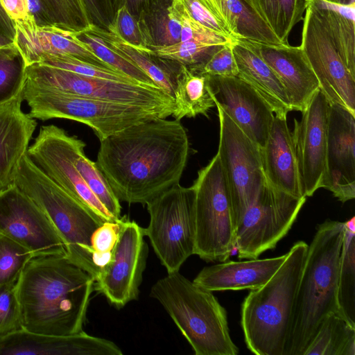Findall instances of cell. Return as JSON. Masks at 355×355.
Listing matches in <instances>:
<instances>
[{"label":"cell","instance_id":"6da1fadb","mask_svg":"<svg viewBox=\"0 0 355 355\" xmlns=\"http://www.w3.org/2000/svg\"><path fill=\"white\" fill-rule=\"evenodd\" d=\"M189 149L180 121L157 118L100 141L96 164L119 200L146 205L180 183Z\"/></svg>","mask_w":355,"mask_h":355},{"label":"cell","instance_id":"d4e9b609","mask_svg":"<svg viewBox=\"0 0 355 355\" xmlns=\"http://www.w3.org/2000/svg\"><path fill=\"white\" fill-rule=\"evenodd\" d=\"M286 257V254L262 259L225 261L205 267L193 282L211 292L255 290L272 277Z\"/></svg>","mask_w":355,"mask_h":355},{"label":"cell","instance_id":"f1b7e54d","mask_svg":"<svg viewBox=\"0 0 355 355\" xmlns=\"http://www.w3.org/2000/svg\"><path fill=\"white\" fill-rule=\"evenodd\" d=\"M173 99L175 108L172 116L180 121L184 117L207 115L216 106L207 75L183 64L177 75Z\"/></svg>","mask_w":355,"mask_h":355},{"label":"cell","instance_id":"83f0119b","mask_svg":"<svg viewBox=\"0 0 355 355\" xmlns=\"http://www.w3.org/2000/svg\"><path fill=\"white\" fill-rule=\"evenodd\" d=\"M89 30L101 37L112 49L146 73L155 84L173 98L180 63L150 54L125 43L112 33L92 26Z\"/></svg>","mask_w":355,"mask_h":355},{"label":"cell","instance_id":"f5cc1de1","mask_svg":"<svg viewBox=\"0 0 355 355\" xmlns=\"http://www.w3.org/2000/svg\"><path fill=\"white\" fill-rule=\"evenodd\" d=\"M7 50H15L13 40L0 34V52Z\"/></svg>","mask_w":355,"mask_h":355},{"label":"cell","instance_id":"603a6c76","mask_svg":"<svg viewBox=\"0 0 355 355\" xmlns=\"http://www.w3.org/2000/svg\"><path fill=\"white\" fill-rule=\"evenodd\" d=\"M23 101L21 91L0 104V192L14 183L37 127L35 119L22 110Z\"/></svg>","mask_w":355,"mask_h":355},{"label":"cell","instance_id":"f35d334b","mask_svg":"<svg viewBox=\"0 0 355 355\" xmlns=\"http://www.w3.org/2000/svg\"><path fill=\"white\" fill-rule=\"evenodd\" d=\"M171 6L183 11L190 18L209 30L234 38L214 0H172Z\"/></svg>","mask_w":355,"mask_h":355},{"label":"cell","instance_id":"8fae6325","mask_svg":"<svg viewBox=\"0 0 355 355\" xmlns=\"http://www.w3.org/2000/svg\"><path fill=\"white\" fill-rule=\"evenodd\" d=\"M26 81L46 89L103 101L174 111V99L159 87L79 75L38 63L25 68Z\"/></svg>","mask_w":355,"mask_h":355},{"label":"cell","instance_id":"52a82bcc","mask_svg":"<svg viewBox=\"0 0 355 355\" xmlns=\"http://www.w3.org/2000/svg\"><path fill=\"white\" fill-rule=\"evenodd\" d=\"M22 96L33 119L61 118L89 126L100 141L135 124L167 118L173 111L119 103L43 88L25 82Z\"/></svg>","mask_w":355,"mask_h":355},{"label":"cell","instance_id":"2e32d148","mask_svg":"<svg viewBox=\"0 0 355 355\" xmlns=\"http://www.w3.org/2000/svg\"><path fill=\"white\" fill-rule=\"evenodd\" d=\"M144 236L143 227L123 220L112 261L94 281V291L117 309L138 298L148 257Z\"/></svg>","mask_w":355,"mask_h":355},{"label":"cell","instance_id":"8992f818","mask_svg":"<svg viewBox=\"0 0 355 355\" xmlns=\"http://www.w3.org/2000/svg\"><path fill=\"white\" fill-rule=\"evenodd\" d=\"M45 213L62 239L66 257L95 281L91 236L103 221L47 177L26 153L14 181Z\"/></svg>","mask_w":355,"mask_h":355},{"label":"cell","instance_id":"ba28073f","mask_svg":"<svg viewBox=\"0 0 355 355\" xmlns=\"http://www.w3.org/2000/svg\"><path fill=\"white\" fill-rule=\"evenodd\" d=\"M195 190L194 254L207 262L225 261L235 249L236 226L228 184L216 155L198 173Z\"/></svg>","mask_w":355,"mask_h":355},{"label":"cell","instance_id":"4dcf8cb0","mask_svg":"<svg viewBox=\"0 0 355 355\" xmlns=\"http://www.w3.org/2000/svg\"><path fill=\"white\" fill-rule=\"evenodd\" d=\"M355 355V327L338 313L325 317L303 355Z\"/></svg>","mask_w":355,"mask_h":355},{"label":"cell","instance_id":"681fc988","mask_svg":"<svg viewBox=\"0 0 355 355\" xmlns=\"http://www.w3.org/2000/svg\"><path fill=\"white\" fill-rule=\"evenodd\" d=\"M92 26L109 31L116 9L114 0H83Z\"/></svg>","mask_w":355,"mask_h":355},{"label":"cell","instance_id":"5b68a950","mask_svg":"<svg viewBox=\"0 0 355 355\" xmlns=\"http://www.w3.org/2000/svg\"><path fill=\"white\" fill-rule=\"evenodd\" d=\"M150 296L164 308L196 355H236L225 309L212 292L178 272L156 282Z\"/></svg>","mask_w":355,"mask_h":355},{"label":"cell","instance_id":"cb8c5ba5","mask_svg":"<svg viewBox=\"0 0 355 355\" xmlns=\"http://www.w3.org/2000/svg\"><path fill=\"white\" fill-rule=\"evenodd\" d=\"M260 153L266 180L282 191L297 198H304L286 116H274L267 139L260 148Z\"/></svg>","mask_w":355,"mask_h":355},{"label":"cell","instance_id":"db71d44e","mask_svg":"<svg viewBox=\"0 0 355 355\" xmlns=\"http://www.w3.org/2000/svg\"><path fill=\"white\" fill-rule=\"evenodd\" d=\"M328 1L334 2V3L342 4V5H346V6L355 4V0H328Z\"/></svg>","mask_w":355,"mask_h":355},{"label":"cell","instance_id":"1f68e13d","mask_svg":"<svg viewBox=\"0 0 355 355\" xmlns=\"http://www.w3.org/2000/svg\"><path fill=\"white\" fill-rule=\"evenodd\" d=\"M338 313L355 327V217L344 222L338 286Z\"/></svg>","mask_w":355,"mask_h":355},{"label":"cell","instance_id":"e0dca14e","mask_svg":"<svg viewBox=\"0 0 355 355\" xmlns=\"http://www.w3.org/2000/svg\"><path fill=\"white\" fill-rule=\"evenodd\" d=\"M329 103L320 89L295 119L291 132L303 196L321 187L326 170Z\"/></svg>","mask_w":355,"mask_h":355},{"label":"cell","instance_id":"bcb514c9","mask_svg":"<svg viewBox=\"0 0 355 355\" xmlns=\"http://www.w3.org/2000/svg\"><path fill=\"white\" fill-rule=\"evenodd\" d=\"M232 41L216 51L205 64L196 71L209 76H237L238 68L232 51Z\"/></svg>","mask_w":355,"mask_h":355},{"label":"cell","instance_id":"4fadbf2b","mask_svg":"<svg viewBox=\"0 0 355 355\" xmlns=\"http://www.w3.org/2000/svg\"><path fill=\"white\" fill-rule=\"evenodd\" d=\"M219 119L217 154L228 184L236 226L265 180L259 147L216 105Z\"/></svg>","mask_w":355,"mask_h":355},{"label":"cell","instance_id":"ee69618b","mask_svg":"<svg viewBox=\"0 0 355 355\" xmlns=\"http://www.w3.org/2000/svg\"><path fill=\"white\" fill-rule=\"evenodd\" d=\"M109 32L134 48L139 50L147 49L137 19L125 6L116 10Z\"/></svg>","mask_w":355,"mask_h":355},{"label":"cell","instance_id":"7c38bea8","mask_svg":"<svg viewBox=\"0 0 355 355\" xmlns=\"http://www.w3.org/2000/svg\"><path fill=\"white\" fill-rule=\"evenodd\" d=\"M85 146L82 140L62 128L48 125L40 128L26 154L47 177L103 221L119 220L89 189L74 164L78 151Z\"/></svg>","mask_w":355,"mask_h":355},{"label":"cell","instance_id":"484cf974","mask_svg":"<svg viewBox=\"0 0 355 355\" xmlns=\"http://www.w3.org/2000/svg\"><path fill=\"white\" fill-rule=\"evenodd\" d=\"M232 47L238 68L237 77L248 83L261 96L275 115L286 116L292 107L275 73L243 39H234Z\"/></svg>","mask_w":355,"mask_h":355},{"label":"cell","instance_id":"5bb4252c","mask_svg":"<svg viewBox=\"0 0 355 355\" xmlns=\"http://www.w3.org/2000/svg\"><path fill=\"white\" fill-rule=\"evenodd\" d=\"M300 46L317 77L319 89L329 103L340 105L355 115V76L344 64L320 20L307 7Z\"/></svg>","mask_w":355,"mask_h":355},{"label":"cell","instance_id":"816d5d0a","mask_svg":"<svg viewBox=\"0 0 355 355\" xmlns=\"http://www.w3.org/2000/svg\"><path fill=\"white\" fill-rule=\"evenodd\" d=\"M0 34L12 40L15 35V28L12 21L8 17L0 4Z\"/></svg>","mask_w":355,"mask_h":355},{"label":"cell","instance_id":"b9f144b4","mask_svg":"<svg viewBox=\"0 0 355 355\" xmlns=\"http://www.w3.org/2000/svg\"><path fill=\"white\" fill-rule=\"evenodd\" d=\"M35 63L62 69L85 76L138 83L116 71L101 68L67 55L44 54L40 56Z\"/></svg>","mask_w":355,"mask_h":355},{"label":"cell","instance_id":"e575fe53","mask_svg":"<svg viewBox=\"0 0 355 355\" xmlns=\"http://www.w3.org/2000/svg\"><path fill=\"white\" fill-rule=\"evenodd\" d=\"M77 36L101 60L112 69L127 76L139 84L159 87L141 69L110 47L101 37L89 29L78 32Z\"/></svg>","mask_w":355,"mask_h":355},{"label":"cell","instance_id":"4316f807","mask_svg":"<svg viewBox=\"0 0 355 355\" xmlns=\"http://www.w3.org/2000/svg\"><path fill=\"white\" fill-rule=\"evenodd\" d=\"M327 31L344 64L355 76V4L342 5L328 0H306Z\"/></svg>","mask_w":355,"mask_h":355},{"label":"cell","instance_id":"ffe728a7","mask_svg":"<svg viewBox=\"0 0 355 355\" xmlns=\"http://www.w3.org/2000/svg\"><path fill=\"white\" fill-rule=\"evenodd\" d=\"M244 40L277 76L292 110L304 111L319 89V83L302 47Z\"/></svg>","mask_w":355,"mask_h":355},{"label":"cell","instance_id":"ab89813d","mask_svg":"<svg viewBox=\"0 0 355 355\" xmlns=\"http://www.w3.org/2000/svg\"><path fill=\"white\" fill-rule=\"evenodd\" d=\"M33 257L29 250L0 234V288L15 284Z\"/></svg>","mask_w":355,"mask_h":355},{"label":"cell","instance_id":"d590c367","mask_svg":"<svg viewBox=\"0 0 355 355\" xmlns=\"http://www.w3.org/2000/svg\"><path fill=\"white\" fill-rule=\"evenodd\" d=\"M224 45L189 40L166 46L150 47L145 51L155 56L199 70L210 57Z\"/></svg>","mask_w":355,"mask_h":355},{"label":"cell","instance_id":"9c48e42d","mask_svg":"<svg viewBox=\"0 0 355 355\" xmlns=\"http://www.w3.org/2000/svg\"><path fill=\"white\" fill-rule=\"evenodd\" d=\"M146 205L150 222L144 228V235L168 273L178 272L194 254L195 190L178 183Z\"/></svg>","mask_w":355,"mask_h":355},{"label":"cell","instance_id":"f546056e","mask_svg":"<svg viewBox=\"0 0 355 355\" xmlns=\"http://www.w3.org/2000/svg\"><path fill=\"white\" fill-rule=\"evenodd\" d=\"M234 38L282 44L250 0H214Z\"/></svg>","mask_w":355,"mask_h":355},{"label":"cell","instance_id":"74e56055","mask_svg":"<svg viewBox=\"0 0 355 355\" xmlns=\"http://www.w3.org/2000/svg\"><path fill=\"white\" fill-rule=\"evenodd\" d=\"M74 164L92 192L116 220L121 219L120 200L96 164L85 156L84 148L78 151Z\"/></svg>","mask_w":355,"mask_h":355},{"label":"cell","instance_id":"7dc6e473","mask_svg":"<svg viewBox=\"0 0 355 355\" xmlns=\"http://www.w3.org/2000/svg\"><path fill=\"white\" fill-rule=\"evenodd\" d=\"M0 4L13 24L37 22L34 15L42 12L38 0H0Z\"/></svg>","mask_w":355,"mask_h":355},{"label":"cell","instance_id":"836d02e7","mask_svg":"<svg viewBox=\"0 0 355 355\" xmlns=\"http://www.w3.org/2000/svg\"><path fill=\"white\" fill-rule=\"evenodd\" d=\"M282 44H288L293 28L303 19L306 0H250Z\"/></svg>","mask_w":355,"mask_h":355},{"label":"cell","instance_id":"f6af8a7d","mask_svg":"<svg viewBox=\"0 0 355 355\" xmlns=\"http://www.w3.org/2000/svg\"><path fill=\"white\" fill-rule=\"evenodd\" d=\"M170 12L179 21L181 25L180 42L196 40L219 44H226L234 39L209 30L190 18L183 11L171 6H170Z\"/></svg>","mask_w":355,"mask_h":355},{"label":"cell","instance_id":"d6a6232c","mask_svg":"<svg viewBox=\"0 0 355 355\" xmlns=\"http://www.w3.org/2000/svg\"><path fill=\"white\" fill-rule=\"evenodd\" d=\"M171 3L143 10L137 20L146 48L166 46L180 42L181 25L171 13Z\"/></svg>","mask_w":355,"mask_h":355},{"label":"cell","instance_id":"3957f363","mask_svg":"<svg viewBox=\"0 0 355 355\" xmlns=\"http://www.w3.org/2000/svg\"><path fill=\"white\" fill-rule=\"evenodd\" d=\"M344 223L326 220L308 246L284 355H303L323 319L338 313V286Z\"/></svg>","mask_w":355,"mask_h":355},{"label":"cell","instance_id":"44dd1931","mask_svg":"<svg viewBox=\"0 0 355 355\" xmlns=\"http://www.w3.org/2000/svg\"><path fill=\"white\" fill-rule=\"evenodd\" d=\"M13 25L14 47L25 67L35 63L40 56L50 54L73 57L101 68L115 71L101 60L78 37V32L53 24H39L36 21Z\"/></svg>","mask_w":355,"mask_h":355},{"label":"cell","instance_id":"7bdbcfd3","mask_svg":"<svg viewBox=\"0 0 355 355\" xmlns=\"http://www.w3.org/2000/svg\"><path fill=\"white\" fill-rule=\"evenodd\" d=\"M15 284L0 288V336L22 329L21 309Z\"/></svg>","mask_w":355,"mask_h":355},{"label":"cell","instance_id":"277c9868","mask_svg":"<svg viewBox=\"0 0 355 355\" xmlns=\"http://www.w3.org/2000/svg\"><path fill=\"white\" fill-rule=\"evenodd\" d=\"M308 246L302 241L295 243L272 277L243 300L241 324L253 354L284 355Z\"/></svg>","mask_w":355,"mask_h":355},{"label":"cell","instance_id":"f907efd6","mask_svg":"<svg viewBox=\"0 0 355 355\" xmlns=\"http://www.w3.org/2000/svg\"><path fill=\"white\" fill-rule=\"evenodd\" d=\"M116 9L125 6L137 19L144 10L164 3H172V0H114Z\"/></svg>","mask_w":355,"mask_h":355},{"label":"cell","instance_id":"7a4b0ae2","mask_svg":"<svg viewBox=\"0 0 355 355\" xmlns=\"http://www.w3.org/2000/svg\"><path fill=\"white\" fill-rule=\"evenodd\" d=\"M94 284L65 255L33 257L15 284L22 329L53 336L82 331Z\"/></svg>","mask_w":355,"mask_h":355},{"label":"cell","instance_id":"d6986e66","mask_svg":"<svg viewBox=\"0 0 355 355\" xmlns=\"http://www.w3.org/2000/svg\"><path fill=\"white\" fill-rule=\"evenodd\" d=\"M321 187L342 202L355 198V115L329 104L326 170Z\"/></svg>","mask_w":355,"mask_h":355},{"label":"cell","instance_id":"30bf717a","mask_svg":"<svg viewBox=\"0 0 355 355\" xmlns=\"http://www.w3.org/2000/svg\"><path fill=\"white\" fill-rule=\"evenodd\" d=\"M306 198H297L265 178L254 201L239 220L235 249L241 259H254L273 250L289 232Z\"/></svg>","mask_w":355,"mask_h":355},{"label":"cell","instance_id":"8d00e7d4","mask_svg":"<svg viewBox=\"0 0 355 355\" xmlns=\"http://www.w3.org/2000/svg\"><path fill=\"white\" fill-rule=\"evenodd\" d=\"M38 1L49 24L74 32L92 26L83 0Z\"/></svg>","mask_w":355,"mask_h":355},{"label":"cell","instance_id":"60d3db41","mask_svg":"<svg viewBox=\"0 0 355 355\" xmlns=\"http://www.w3.org/2000/svg\"><path fill=\"white\" fill-rule=\"evenodd\" d=\"M25 68L16 50L0 52V104L22 91L26 80Z\"/></svg>","mask_w":355,"mask_h":355},{"label":"cell","instance_id":"7402d4cb","mask_svg":"<svg viewBox=\"0 0 355 355\" xmlns=\"http://www.w3.org/2000/svg\"><path fill=\"white\" fill-rule=\"evenodd\" d=\"M122 355L113 342L90 336L83 330L53 336L29 332L23 329L0 336V355Z\"/></svg>","mask_w":355,"mask_h":355},{"label":"cell","instance_id":"c3c4849f","mask_svg":"<svg viewBox=\"0 0 355 355\" xmlns=\"http://www.w3.org/2000/svg\"><path fill=\"white\" fill-rule=\"evenodd\" d=\"M123 220L121 218L116 221H105L94 231L90 240L93 252H106L114 250Z\"/></svg>","mask_w":355,"mask_h":355},{"label":"cell","instance_id":"9a60e30c","mask_svg":"<svg viewBox=\"0 0 355 355\" xmlns=\"http://www.w3.org/2000/svg\"><path fill=\"white\" fill-rule=\"evenodd\" d=\"M0 234L29 250L33 257L66 254L47 216L14 184L0 192Z\"/></svg>","mask_w":355,"mask_h":355},{"label":"cell","instance_id":"ac0fdd59","mask_svg":"<svg viewBox=\"0 0 355 355\" xmlns=\"http://www.w3.org/2000/svg\"><path fill=\"white\" fill-rule=\"evenodd\" d=\"M207 76L215 105L261 148L275 116L270 106L248 83L237 76Z\"/></svg>","mask_w":355,"mask_h":355}]
</instances>
